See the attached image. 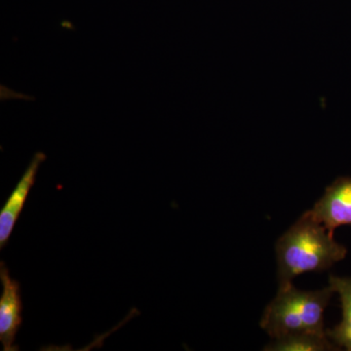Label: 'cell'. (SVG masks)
<instances>
[{
	"instance_id": "4",
	"label": "cell",
	"mask_w": 351,
	"mask_h": 351,
	"mask_svg": "<svg viewBox=\"0 0 351 351\" xmlns=\"http://www.w3.org/2000/svg\"><path fill=\"white\" fill-rule=\"evenodd\" d=\"M0 280L3 288L0 297V341L4 351L18 350L14 343L23 322L20 284L10 276L4 262L0 263Z\"/></svg>"
},
{
	"instance_id": "3",
	"label": "cell",
	"mask_w": 351,
	"mask_h": 351,
	"mask_svg": "<svg viewBox=\"0 0 351 351\" xmlns=\"http://www.w3.org/2000/svg\"><path fill=\"white\" fill-rule=\"evenodd\" d=\"M308 211L332 234L339 226H351V178H338Z\"/></svg>"
},
{
	"instance_id": "7",
	"label": "cell",
	"mask_w": 351,
	"mask_h": 351,
	"mask_svg": "<svg viewBox=\"0 0 351 351\" xmlns=\"http://www.w3.org/2000/svg\"><path fill=\"white\" fill-rule=\"evenodd\" d=\"M327 334H295L276 339L265 351H329L339 350Z\"/></svg>"
},
{
	"instance_id": "1",
	"label": "cell",
	"mask_w": 351,
	"mask_h": 351,
	"mask_svg": "<svg viewBox=\"0 0 351 351\" xmlns=\"http://www.w3.org/2000/svg\"><path fill=\"white\" fill-rule=\"evenodd\" d=\"M278 288L306 272L324 271L346 258L348 251L334 234L306 211L277 240Z\"/></svg>"
},
{
	"instance_id": "5",
	"label": "cell",
	"mask_w": 351,
	"mask_h": 351,
	"mask_svg": "<svg viewBox=\"0 0 351 351\" xmlns=\"http://www.w3.org/2000/svg\"><path fill=\"white\" fill-rule=\"evenodd\" d=\"M46 160L45 154L38 152L34 154L31 162L21 177L17 186L13 189L5 204L0 211V249L8 243L16 223L22 213L23 208L29 195V191L36 184L39 167Z\"/></svg>"
},
{
	"instance_id": "6",
	"label": "cell",
	"mask_w": 351,
	"mask_h": 351,
	"mask_svg": "<svg viewBox=\"0 0 351 351\" xmlns=\"http://www.w3.org/2000/svg\"><path fill=\"white\" fill-rule=\"evenodd\" d=\"M329 285L339 295L343 320L334 329L328 330L327 336L338 348L351 351V277L331 276Z\"/></svg>"
},
{
	"instance_id": "2",
	"label": "cell",
	"mask_w": 351,
	"mask_h": 351,
	"mask_svg": "<svg viewBox=\"0 0 351 351\" xmlns=\"http://www.w3.org/2000/svg\"><path fill=\"white\" fill-rule=\"evenodd\" d=\"M334 291L331 286L317 291H301L293 284L278 288L265 307L261 327L274 339L295 334H327L324 313Z\"/></svg>"
}]
</instances>
